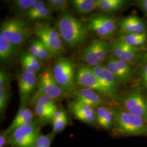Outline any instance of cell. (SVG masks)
<instances>
[{"instance_id":"cell-1","label":"cell","mask_w":147,"mask_h":147,"mask_svg":"<svg viewBox=\"0 0 147 147\" xmlns=\"http://www.w3.org/2000/svg\"><path fill=\"white\" fill-rule=\"evenodd\" d=\"M56 29L63 41L72 48L77 47L84 42L88 31L86 25L66 11L63 12L57 19Z\"/></svg>"},{"instance_id":"cell-2","label":"cell","mask_w":147,"mask_h":147,"mask_svg":"<svg viewBox=\"0 0 147 147\" xmlns=\"http://www.w3.org/2000/svg\"><path fill=\"white\" fill-rule=\"evenodd\" d=\"M113 135L116 137L147 136V123L127 111L115 110Z\"/></svg>"},{"instance_id":"cell-3","label":"cell","mask_w":147,"mask_h":147,"mask_svg":"<svg viewBox=\"0 0 147 147\" xmlns=\"http://www.w3.org/2000/svg\"><path fill=\"white\" fill-rule=\"evenodd\" d=\"M33 30L24 18L7 19L1 24L0 34L8 42L20 47L24 44Z\"/></svg>"},{"instance_id":"cell-4","label":"cell","mask_w":147,"mask_h":147,"mask_svg":"<svg viewBox=\"0 0 147 147\" xmlns=\"http://www.w3.org/2000/svg\"><path fill=\"white\" fill-rule=\"evenodd\" d=\"M45 123L39 119L18 128L8 136V144L11 147H34Z\"/></svg>"},{"instance_id":"cell-5","label":"cell","mask_w":147,"mask_h":147,"mask_svg":"<svg viewBox=\"0 0 147 147\" xmlns=\"http://www.w3.org/2000/svg\"><path fill=\"white\" fill-rule=\"evenodd\" d=\"M33 33L53 55L65 50L63 40L58 31L47 22H37L33 27Z\"/></svg>"},{"instance_id":"cell-6","label":"cell","mask_w":147,"mask_h":147,"mask_svg":"<svg viewBox=\"0 0 147 147\" xmlns=\"http://www.w3.org/2000/svg\"><path fill=\"white\" fill-rule=\"evenodd\" d=\"M53 73L56 82L66 94L72 92L75 87L76 75L74 64L71 59L64 57L58 58L54 64Z\"/></svg>"},{"instance_id":"cell-7","label":"cell","mask_w":147,"mask_h":147,"mask_svg":"<svg viewBox=\"0 0 147 147\" xmlns=\"http://www.w3.org/2000/svg\"><path fill=\"white\" fill-rule=\"evenodd\" d=\"M111 51V44L104 39H94L81 53V59L89 66L100 65Z\"/></svg>"},{"instance_id":"cell-8","label":"cell","mask_w":147,"mask_h":147,"mask_svg":"<svg viewBox=\"0 0 147 147\" xmlns=\"http://www.w3.org/2000/svg\"><path fill=\"white\" fill-rule=\"evenodd\" d=\"M75 75L76 81L81 87L92 89L103 96L112 98L110 93L101 84L92 68L87 65L81 66Z\"/></svg>"},{"instance_id":"cell-9","label":"cell","mask_w":147,"mask_h":147,"mask_svg":"<svg viewBox=\"0 0 147 147\" xmlns=\"http://www.w3.org/2000/svg\"><path fill=\"white\" fill-rule=\"evenodd\" d=\"M126 111L138 116L147 123V99L138 90L127 93L122 99Z\"/></svg>"},{"instance_id":"cell-10","label":"cell","mask_w":147,"mask_h":147,"mask_svg":"<svg viewBox=\"0 0 147 147\" xmlns=\"http://www.w3.org/2000/svg\"><path fill=\"white\" fill-rule=\"evenodd\" d=\"M37 90L56 101L67 94L56 82L53 73L49 70H45L40 74Z\"/></svg>"},{"instance_id":"cell-11","label":"cell","mask_w":147,"mask_h":147,"mask_svg":"<svg viewBox=\"0 0 147 147\" xmlns=\"http://www.w3.org/2000/svg\"><path fill=\"white\" fill-rule=\"evenodd\" d=\"M38 82L36 75L23 71L18 77V87L20 98V106H26L31 100L33 91Z\"/></svg>"},{"instance_id":"cell-12","label":"cell","mask_w":147,"mask_h":147,"mask_svg":"<svg viewBox=\"0 0 147 147\" xmlns=\"http://www.w3.org/2000/svg\"><path fill=\"white\" fill-rule=\"evenodd\" d=\"M69 109L75 118L87 124L94 125L96 122V111L94 107L79 101L69 102Z\"/></svg>"},{"instance_id":"cell-13","label":"cell","mask_w":147,"mask_h":147,"mask_svg":"<svg viewBox=\"0 0 147 147\" xmlns=\"http://www.w3.org/2000/svg\"><path fill=\"white\" fill-rule=\"evenodd\" d=\"M106 67L119 82L124 84L131 79L133 71L129 63L119 60L112 56L109 58Z\"/></svg>"},{"instance_id":"cell-14","label":"cell","mask_w":147,"mask_h":147,"mask_svg":"<svg viewBox=\"0 0 147 147\" xmlns=\"http://www.w3.org/2000/svg\"><path fill=\"white\" fill-rule=\"evenodd\" d=\"M74 100L79 101L94 107L104 106L106 101L102 95L92 89L81 87L70 93Z\"/></svg>"},{"instance_id":"cell-15","label":"cell","mask_w":147,"mask_h":147,"mask_svg":"<svg viewBox=\"0 0 147 147\" xmlns=\"http://www.w3.org/2000/svg\"><path fill=\"white\" fill-rule=\"evenodd\" d=\"M101 84L112 95V98L116 96L119 81L106 66L99 65L92 67Z\"/></svg>"},{"instance_id":"cell-16","label":"cell","mask_w":147,"mask_h":147,"mask_svg":"<svg viewBox=\"0 0 147 147\" xmlns=\"http://www.w3.org/2000/svg\"><path fill=\"white\" fill-rule=\"evenodd\" d=\"M120 31L124 34L147 32V23L135 15L129 16L121 21Z\"/></svg>"},{"instance_id":"cell-17","label":"cell","mask_w":147,"mask_h":147,"mask_svg":"<svg viewBox=\"0 0 147 147\" xmlns=\"http://www.w3.org/2000/svg\"><path fill=\"white\" fill-rule=\"evenodd\" d=\"M34 114L26 106H20L13 121L4 131L7 136H9L18 128L31 123L33 121Z\"/></svg>"},{"instance_id":"cell-18","label":"cell","mask_w":147,"mask_h":147,"mask_svg":"<svg viewBox=\"0 0 147 147\" xmlns=\"http://www.w3.org/2000/svg\"><path fill=\"white\" fill-rule=\"evenodd\" d=\"M19 47L7 40L0 34V60L1 62L5 64L11 63L18 53Z\"/></svg>"},{"instance_id":"cell-19","label":"cell","mask_w":147,"mask_h":147,"mask_svg":"<svg viewBox=\"0 0 147 147\" xmlns=\"http://www.w3.org/2000/svg\"><path fill=\"white\" fill-rule=\"evenodd\" d=\"M96 122L101 127L109 129L113 124L115 110L113 109L100 106L96 107Z\"/></svg>"},{"instance_id":"cell-20","label":"cell","mask_w":147,"mask_h":147,"mask_svg":"<svg viewBox=\"0 0 147 147\" xmlns=\"http://www.w3.org/2000/svg\"><path fill=\"white\" fill-rule=\"evenodd\" d=\"M56 100L50 96L37 90L32 98L30 103L34 106H38L50 110L56 111L58 109L56 104Z\"/></svg>"},{"instance_id":"cell-21","label":"cell","mask_w":147,"mask_h":147,"mask_svg":"<svg viewBox=\"0 0 147 147\" xmlns=\"http://www.w3.org/2000/svg\"><path fill=\"white\" fill-rule=\"evenodd\" d=\"M147 32L144 33H135L124 34L118 40L121 42L134 47H140L147 42Z\"/></svg>"},{"instance_id":"cell-22","label":"cell","mask_w":147,"mask_h":147,"mask_svg":"<svg viewBox=\"0 0 147 147\" xmlns=\"http://www.w3.org/2000/svg\"><path fill=\"white\" fill-rule=\"evenodd\" d=\"M88 30L94 32L97 35L102 38H111L109 33L107 31L100 19L99 15L90 18L86 25Z\"/></svg>"},{"instance_id":"cell-23","label":"cell","mask_w":147,"mask_h":147,"mask_svg":"<svg viewBox=\"0 0 147 147\" xmlns=\"http://www.w3.org/2000/svg\"><path fill=\"white\" fill-rule=\"evenodd\" d=\"M75 11L80 14H87L96 8L95 0H73L70 1Z\"/></svg>"},{"instance_id":"cell-24","label":"cell","mask_w":147,"mask_h":147,"mask_svg":"<svg viewBox=\"0 0 147 147\" xmlns=\"http://www.w3.org/2000/svg\"><path fill=\"white\" fill-rule=\"evenodd\" d=\"M36 0H14L11 1V11L16 14H26Z\"/></svg>"},{"instance_id":"cell-25","label":"cell","mask_w":147,"mask_h":147,"mask_svg":"<svg viewBox=\"0 0 147 147\" xmlns=\"http://www.w3.org/2000/svg\"><path fill=\"white\" fill-rule=\"evenodd\" d=\"M142 49L141 47H129L118 59L129 63L135 62L140 56Z\"/></svg>"},{"instance_id":"cell-26","label":"cell","mask_w":147,"mask_h":147,"mask_svg":"<svg viewBox=\"0 0 147 147\" xmlns=\"http://www.w3.org/2000/svg\"><path fill=\"white\" fill-rule=\"evenodd\" d=\"M56 111L50 110L40 106H34V112L39 120L45 123L49 121H53L54 113Z\"/></svg>"},{"instance_id":"cell-27","label":"cell","mask_w":147,"mask_h":147,"mask_svg":"<svg viewBox=\"0 0 147 147\" xmlns=\"http://www.w3.org/2000/svg\"><path fill=\"white\" fill-rule=\"evenodd\" d=\"M99 16L105 28L109 33L111 37H112L118 28V24L116 20L107 16Z\"/></svg>"},{"instance_id":"cell-28","label":"cell","mask_w":147,"mask_h":147,"mask_svg":"<svg viewBox=\"0 0 147 147\" xmlns=\"http://www.w3.org/2000/svg\"><path fill=\"white\" fill-rule=\"evenodd\" d=\"M47 6L53 11L65 12L68 8L69 2L67 0H48Z\"/></svg>"},{"instance_id":"cell-29","label":"cell","mask_w":147,"mask_h":147,"mask_svg":"<svg viewBox=\"0 0 147 147\" xmlns=\"http://www.w3.org/2000/svg\"><path fill=\"white\" fill-rule=\"evenodd\" d=\"M55 134L53 132L47 135L42 134L37 139L34 147H50L53 143Z\"/></svg>"},{"instance_id":"cell-30","label":"cell","mask_w":147,"mask_h":147,"mask_svg":"<svg viewBox=\"0 0 147 147\" xmlns=\"http://www.w3.org/2000/svg\"><path fill=\"white\" fill-rule=\"evenodd\" d=\"M11 74L3 69L0 71V92L10 90V83L11 82Z\"/></svg>"},{"instance_id":"cell-31","label":"cell","mask_w":147,"mask_h":147,"mask_svg":"<svg viewBox=\"0 0 147 147\" xmlns=\"http://www.w3.org/2000/svg\"><path fill=\"white\" fill-rule=\"evenodd\" d=\"M69 119L68 116L61 119L53 121V132L55 135L62 131L68 125Z\"/></svg>"},{"instance_id":"cell-32","label":"cell","mask_w":147,"mask_h":147,"mask_svg":"<svg viewBox=\"0 0 147 147\" xmlns=\"http://www.w3.org/2000/svg\"><path fill=\"white\" fill-rule=\"evenodd\" d=\"M96 8L106 13H115L116 9L113 5V0H97Z\"/></svg>"},{"instance_id":"cell-33","label":"cell","mask_w":147,"mask_h":147,"mask_svg":"<svg viewBox=\"0 0 147 147\" xmlns=\"http://www.w3.org/2000/svg\"><path fill=\"white\" fill-rule=\"evenodd\" d=\"M53 11L48 7H45L42 11L30 19L32 21L37 20H50L52 19Z\"/></svg>"},{"instance_id":"cell-34","label":"cell","mask_w":147,"mask_h":147,"mask_svg":"<svg viewBox=\"0 0 147 147\" xmlns=\"http://www.w3.org/2000/svg\"><path fill=\"white\" fill-rule=\"evenodd\" d=\"M10 97V90L0 92V114L1 117L4 116Z\"/></svg>"},{"instance_id":"cell-35","label":"cell","mask_w":147,"mask_h":147,"mask_svg":"<svg viewBox=\"0 0 147 147\" xmlns=\"http://www.w3.org/2000/svg\"><path fill=\"white\" fill-rule=\"evenodd\" d=\"M46 6L45 3L42 1H36L34 4L32 5L30 10L27 11L26 16L28 19H30L32 16L36 15L38 13L42 11L43 8H44Z\"/></svg>"},{"instance_id":"cell-36","label":"cell","mask_w":147,"mask_h":147,"mask_svg":"<svg viewBox=\"0 0 147 147\" xmlns=\"http://www.w3.org/2000/svg\"><path fill=\"white\" fill-rule=\"evenodd\" d=\"M54 55L46 47L44 44L40 41L39 51L37 54V57L39 60L45 61L51 58Z\"/></svg>"},{"instance_id":"cell-37","label":"cell","mask_w":147,"mask_h":147,"mask_svg":"<svg viewBox=\"0 0 147 147\" xmlns=\"http://www.w3.org/2000/svg\"><path fill=\"white\" fill-rule=\"evenodd\" d=\"M22 57L25 58L27 61H28L30 63H31L32 65L33 66V67L35 69V70L36 72L39 71L41 69V65L39 61V59L37 58L36 56L32 55L31 53L28 52L24 53Z\"/></svg>"},{"instance_id":"cell-38","label":"cell","mask_w":147,"mask_h":147,"mask_svg":"<svg viewBox=\"0 0 147 147\" xmlns=\"http://www.w3.org/2000/svg\"><path fill=\"white\" fill-rule=\"evenodd\" d=\"M21 64L24 71L35 74L37 73V72L35 70V69L32 65L31 63L22 56L21 57Z\"/></svg>"},{"instance_id":"cell-39","label":"cell","mask_w":147,"mask_h":147,"mask_svg":"<svg viewBox=\"0 0 147 147\" xmlns=\"http://www.w3.org/2000/svg\"><path fill=\"white\" fill-rule=\"evenodd\" d=\"M40 40L38 39H32L30 42V47H29V52L31 53L32 55L37 57V54L39 51V47H40Z\"/></svg>"},{"instance_id":"cell-40","label":"cell","mask_w":147,"mask_h":147,"mask_svg":"<svg viewBox=\"0 0 147 147\" xmlns=\"http://www.w3.org/2000/svg\"><path fill=\"white\" fill-rule=\"evenodd\" d=\"M136 5L141 11L147 16V0H138L136 2Z\"/></svg>"},{"instance_id":"cell-41","label":"cell","mask_w":147,"mask_h":147,"mask_svg":"<svg viewBox=\"0 0 147 147\" xmlns=\"http://www.w3.org/2000/svg\"><path fill=\"white\" fill-rule=\"evenodd\" d=\"M67 116V112L64 110H63V109H57L54 113L53 121L61 119V118H62L63 117Z\"/></svg>"},{"instance_id":"cell-42","label":"cell","mask_w":147,"mask_h":147,"mask_svg":"<svg viewBox=\"0 0 147 147\" xmlns=\"http://www.w3.org/2000/svg\"><path fill=\"white\" fill-rule=\"evenodd\" d=\"M141 78L143 84L144 86L147 88V63L145 64L142 67Z\"/></svg>"},{"instance_id":"cell-43","label":"cell","mask_w":147,"mask_h":147,"mask_svg":"<svg viewBox=\"0 0 147 147\" xmlns=\"http://www.w3.org/2000/svg\"><path fill=\"white\" fill-rule=\"evenodd\" d=\"M8 136L7 135L4 130L0 133V147H5L8 143Z\"/></svg>"},{"instance_id":"cell-44","label":"cell","mask_w":147,"mask_h":147,"mask_svg":"<svg viewBox=\"0 0 147 147\" xmlns=\"http://www.w3.org/2000/svg\"><path fill=\"white\" fill-rule=\"evenodd\" d=\"M143 62L145 63V64H147V51H146V53H144L143 56Z\"/></svg>"}]
</instances>
